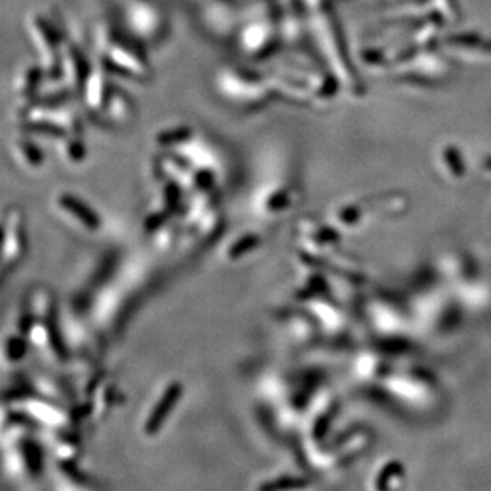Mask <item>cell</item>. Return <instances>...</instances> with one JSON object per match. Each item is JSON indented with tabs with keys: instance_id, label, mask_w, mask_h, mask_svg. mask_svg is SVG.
I'll return each instance as SVG.
<instances>
[{
	"instance_id": "cell-5",
	"label": "cell",
	"mask_w": 491,
	"mask_h": 491,
	"mask_svg": "<svg viewBox=\"0 0 491 491\" xmlns=\"http://www.w3.org/2000/svg\"><path fill=\"white\" fill-rule=\"evenodd\" d=\"M259 243H261V237L258 234H247V236H242L237 242H234L231 247L228 248V256L231 259H239L247 253L253 252Z\"/></svg>"
},
{
	"instance_id": "cell-3",
	"label": "cell",
	"mask_w": 491,
	"mask_h": 491,
	"mask_svg": "<svg viewBox=\"0 0 491 491\" xmlns=\"http://www.w3.org/2000/svg\"><path fill=\"white\" fill-rule=\"evenodd\" d=\"M57 204L62 210H66L75 220L82 223L83 228L89 229V231H98L100 228V216L95 213L93 207L88 205L86 202L80 199V197L73 194H61L57 199Z\"/></svg>"
},
{
	"instance_id": "cell-7",
	"label": "cell",
	"mask_w": 491,
	"mask_h": 491,
	"mask_svg": "<svg viewBox=\"0 0 491 491\" xmlns=\"http://www.w3.org/2000/svg\"><path fill=\"white\" fill-rule=\"evenodd\" d=\"M293 204L291 194L286 189H279L274 194L269 196V199H266V210L269 213H280L283 210L290 209Z\"/></svg>"
},
{
	"instance_id": "cell-1",
	"label": "cell",
	"mask_w": 491,
	"mask_h": 491,
	"mask_svg": "<svg viewBox=\"0 0 491 491\" xmlns=\"http://www.w3.org/2000/svg\"><path fill=\"white\" fill-rule=\"evenodd\" d=\"M3 275L23 259L28 248L26 242L24 213L18 207H12L3 218Z\"/></svg>"
},
{
	"instance_id": "cell-6",
	"label": "cell",
	"mask_w": 491,
	"mask_h": 491,
	"mask_svg": "<svg viewBox=\"0 0 491 491\" xmlns=\"http://www.w3.org/2000/svg\"><path fill=\"white\" fill-rule=\"evenodd\" d=\"M28 335H13V337H8L7 344H5V353H7L10 361H19L23 360V356L26 355V350H28Z\"/></svg>"
},
{
	"instance_id": "cell-2",
	"label": "cell",
	"mask_w": 491,
	"mask_h": 491,
	"mask_svg": "<svg viewBox=\"0 0 491 491\" xmlns=\"http://www.w3.org/2000/svg\"><path fill=\"white\" fill-rule=\"evenodd\" d=\"M181 394H183V385L180 382L169 383L167 388L164 389L161 398L158 399V402L149 412L148 418L143 425V431L148 436H156L161 431L164 421L169 418V415L172 414L175 405L180 401Z\"/></svg>"
},
{
	"instance_id": "cell-4",
	"label": "cell",
	"mask_w": 491,
	"mask_h": 491,
	"mask_svg": "<svg viewBox=\"0 0 491 491\" xmlns=\"http://www.w3.org/2000/svg\"><path fill=\"white\" fill-rule=\"evenodd\" d=\"M24 412L30 414L41 425L50 426H66V414H62L55 404L44 399H28L23 401Z\"/></svg>"
}]
</instances>
